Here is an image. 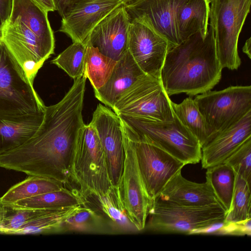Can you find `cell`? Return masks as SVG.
<instances>
[{
  "label": "cell",
  "mask_w": 251,
  "mask_h": 251,
  "mask_svg": "<svg viewBox=\"0 0 251 251\" xmlns=\"http://www.w3.org/2000/svg\"><path fill=\"white\" fill-rule=\"evenodd\" d=\"M205 38L196 33L170 48L160 81L166 93L194 96L211 90L221 80L222 67L217 57L214 33L209 23Z\"/></svg>",
  "instance_id": "1"
},
{
  "label": "cell",
  "mask_w": 251,
  "mask_h": 251,
  "mask_svg": "<svg viewBox=\"0 0 251 251\" xmlns=\"http://www.w3.org/2000/svg\"><path fill=\"white\" fill-rule=\"evenodd\" d=\"M118 115L124 133L130 140L157 146L185 165L197 164L201 161V147L199 142L175 114L172 122L124 114Z\"/></svg>",
  "instance_id": "2"
},
{
  "label": "cell",
  "mask_w": 251,
  "mask_h": 251,
  "mask_svg": "<svg viewBox=\"0 0 251 251\" xmlns=\"http://www.w3.org/2000/svg\"><path fill=\"white\" fill-rule=\"evenodd\" d=\"M71 177L79 188L83 199L105 194L113 186L105 155L94 127L89 123L80 129L76 141Z\"/></svg>",
  "instance_id": "3"
},
{
  "label": "cell",
  "mask_w": 251,
  "mask_h": 251,
  "mask_svg": "<svg viewBox=\"0 0 251 251\" xmlns=\"http://www.w3.org/2000/svg\"><path fill=\"white\" fill-rule=\"evenodd\" d=\"M209 24L215 36L216 52L222 68L237 70L240 34L250 11L251 0H209Z\"/></svg>",
  "instance_id": "4"
},
{
  "label": "cell",
  "mask_w": 251,
  "mask_h": 251,
  "mask_svg": "<svg viewBox=\"0 0 251 251\" xmlns=\"http://www.w3.org/2000/svg\"><path fill=\"white\" fill-rule=\"evenodd\" d=\"M45 110L25 72L0 41V117L41 114Z\"/></svg>",
  "instance_id": "5"
},
{
  "label": "cell",
  "mask_w": 251,
  "mask_h": 251,
  "mask_svg": "<svg viewBox=\"0 0 251 251\" xmlns=\"http://www.w3.org/2000/svg\"><path fill=\"white\" fill-rule=\"evenodd\" d=\"M227 211L222 205L190 207L153 201L145 228L161 233L192 234L211 225L224 222Z\"/></svg>",
  "instance_id": "6"
},
{
  "label": "cell",
  "mask_w": 251,
  "mask_h": 251,
  "mask_svg": "<svg viewBox=\"0 0 251 251\" xmlns=\"http://www.w3.org/2000/svg\"><path fill=\"white\" fill-rule=\"evenodd\" d=\"M194 100L213 138L251 111V86H231L220 91L209 90L197 95Z\"/></svg>",
  "instance_id": "7"
},
{
  "label": "cell",
  "mask_w": 251,
  "mask_h": 251,
  "mask_svg": "<svg viewBox=\"0 0 251 251\" xmlns=\"http://www.w3.org/2000/svg\"><path fill=\"white\" fill-rule=\"evenodd\" d=\"M117 115L172 122L175 114L171 100L161 81L148 75L138 80L117 100L112 109Z\"/></svg>",
  "instance_id": "8"
},
{
  "label": "cell",
  "mask_w": 251,
  "mask_h": 251,
  "mask_svg": "<svg viewBox=\"0 0 251 251\" xmlns=\"http://www.w3.org/2000/svg\"><path fill=\"white\" fill-rule=\"evenodd\" d=\"M0 41L16 60L33 85L39 69L51 54L19 18L9 17L2 24Z\"/></svg>",
  "instance_id": "9"
},
{
  "label": "cell",
  "mask_w": 251,
  "mask_h": 251,
  "mask_svg": "<svg viewBox=\"0 0 251 251\" xmlns=\"http://www.w3.org/2000/svg\"><path fill=\"white\" fill-rule=\"evenodd\" d=\"M124 143V167L118 186L128 217L138 231H141L145 229L153 201L141 176L132 142L125 134Z\"/></svg>",
  "instance_id": "10"
},
{
  "label": "cell",
  "mask_w": 251,
  "mask_h": 251,
  "mask_svg": "<svg viewBox=\"0 0 251 251\" xmlns=\"http://www.w3.org/2000/svg\"><path fill=\"white\" fill-rule=\"evenodd\" d=\"M132 142L141 176L148 194L153 201L169 180L181 171L186 165L153 145L144 142Z\"/></svg>",
  "instance_id": "11"
},
{
  "label": "cell",
  "mask_w": 251,
  "mask_h": 251,
  "mask_svg": "<svg viewBox=\"0 0 251 251\" xmlns=\"http://www.w3.org/2000/svg\"><path fill=\"white\" fill-rule=\"evenodd\" d=\"M90 123L95 129L103 150L111 184L118 186L125 160L124 134L120 119L109 108L99 104Z\"/></svg>",
  "instance_id": "12"
},
{
  "label": "cell",
  "mask_w": 251,
  "mask_h": 251,
  "mask_svg": "<svg viewBox=\"0 0 251 251\" xmlns=\"http://www.w3.org/2000/svg\"><path fill=\"white\" fill-rule=\"evenodd\" d=\"M168 41L146 24L131 21L128 50L146 75L160 80L161 72L169 49Z\"/></svg>",
  "instance_id": "13"
},
{
  "label": "cell",
  "mask_w": 251,
  "mask_h": 251,
  "mask_svg": "<svg viewBox=\"0 0 251 251\" xmlns=\"http://www.w3.org/2000/svg\"><path fill=\"white\" fill-rule=\"evenodd\" d=\"M187 0H135L124 4L131 21L146 24L165 38L170 48L181 43L176 16Z\"/></svg>",
  "instance_id": "14"
},
{
  "label": "cell",
  "mask_w": 251,
  "mask_h": 251,
  "mask_svg": "<svg viewBox=\"0 0 251 251\" xmlns=\"http://www.w3.org/2000/svg\"><path fill=\"white\" fill-rule=\"evenodd\" d=\"M130 23V19L123 4L100 21L84 42L117 61L128 51Z\"/></svg>",
  "instance_id": "15"
},
{
  "label": "cell",
  "mask_w": 251,
  "mask_h": 251,
  "mask_svg": "<svg viewBox=\"0 0 251 251\" xmlns=\"http://www.w3.org/2000/svg\"><path fill=\"white\" fill-rule=\"evenodd\" d=\"M119 0H78L62 17L59 31L84 42L95 27L123 4Z\"/></svg>",
  "instance_id": "16"
},
{
  "label": "cell",
  "mask_w": 251,
  "mask_h": 251,
  "mask_svg": "<svg viewBox=\"0 0 251 251\" xmlns=\"http://www.w3.org/2000/svg\"><path fill=\"white\" fill-rule=\"evenodd\" d=\"M155 200L190 207L223 206L209 182L206 180L200 183L191 181L182 176L181 171L169 180Z\"/></svg>",
  "instance_id": "17"
},
{
  "label": "cell",
  "mask_w": 251,
  "mask_h": 251,
  "mask_svg": "<svg viewBox=\"0 0 251 251\" xmlns=\"http://www.w3.org/2000/svg\"><path fill=\"white\" fill-rule=\"evenodd\" d=\"M251 137V111L239 121L217 134L201 147L203 169L223 163L244 142Z\"/></svg>",
  "instance_id": "18"
},
{
  "label": "cell",
  "mask_w": 251,
  "mask_h": 251,
  "mask_svg": "<svg viewBox=\"0 0 251 251\" xmlns=\"http://www.w3.org/2000/svg\"><path fill=\"white\" fill-rule=\"evenodd\" d=\"M146 75L128 50L116 62L105 84L94 90L95 97L106 106L113 109L122 95L138 80Z\"/></svg>",
  "instance_id": "19"
},
{
  "label": "cell",
  "mask_w": 251,
  "mask_h": 251,
  "mask_svg": "<svg viewBox=\"0 0 251 251\" xmlns=\"http://www.w3.org/2000/svg\"><path fill=\"white\" fill-rule=\"evenodd\" d=\"M48 13L33 0H13L9 17L19 18L51 55L54 53L55 40Z\"/></svg>",
  "instance_id": "20"
},
{
  "label": "cell",
  "mask_w": 251,
  "mask_h": 251,
  "mask_svg": "<svg viewBox=\"0 0 251 251\" xmlns=\"http://www.w3.org/2000/svg\"><path fill=\"white\" fill-rule=\"evenodd\" d=\"M44 115L0 117V155L18 147L32 137L42 125Z\"/></svg>",
  "instance_id": "21"
},
{
  "label": "cell",
  "mask_w": 251,
  "mask_h": 251,
  "mask_svg": "<svg viewBox=\"0 0 251 251\" xmlns=\"http://www.w3.org/2000/svg\"><path fill=\"white\" fill-rule=\"evenodd\" d=\"M209 0H187L179 8L176 25L181 43L196 33L205 38L208 33Z\"/></svg>",
  "instance_id": "22"
},
{
  "label": "cell",
  "mask_w": 251,
  "mask_h": 251,
  "mask_svg": "<svg viewBox=\"0 0 251 251\" xmlns=\"http://www.w3.org/2000/svg\"><path fill=\"white\" fill-rule=\"evenodd\" d=\"M83 204L52 208L47 213L4 234H46L61 230L69 217L75 214Z\"/></svg>",
  "instance_id": "23"
},
{
  "label": "cell",
  "mask_w": 251,
  "mask_h": 251,
  "mask_svg": "<svg viewBox=\"0 0 251 251\" xmlns=\"http://www.w3.org/2000/svg\"><path fill=\"white\" fill-rule=\"evenodd\" d=\"M64 188L62 183L53 179L41 176H28L24 180L12 186L0 198V202L5 204H13L23 199L59 190Z\"/></svg>",
  "instance_id": "24"
},
{
  "label": "cell",
  "mask_w": 251,
  "mask_h": 251,
  "mask_svg": "<svg viewBox=\"0 0 251 251\" xmlns=\"http://www.w3.org/2000/svg\"><path fill=\"white\" fill-rule=\"evenodd\" d=\"M171 105L174 114L201 147L212 139L207 124L191 96L178 104L171 100Z\"/></svg>",
  "instance_id": "25"
},
{
  "label": "cell",
  "mask_w": 251,
  "mask_h": 251,
  "mask_svg": "<svg viewBox=\"0 0 251 251\" xmlns=\"http://www.w3.org/2000/svg\"><path fill=\"white\" fill-rule=\"evenodd\" d=\"M83 76L88 78L94 90L103 86L109 78L116 61L101 53L86 42Z\"/></svg>",
  "instance_id": "26"
},
{
  "label": "cell",
  "mask_w": 251,
  "mask_h": 251,
  "mask_svg": "<svg viewBox=\"0 0 251 251\" xmlns=\"http://www.w3.org/2000/svg\"><path fill=\"white\" fill-rule=\"evenodd\" d=\"M83 200L80 194L64 188L23 199L10 204L30 209L55 208L84 204Z\"/></svg>",
  "instance_id": "27"
},
{
  "label": "cell",
  "mask_w": 251,
  "mask_h": 251,
  "mask_svg": "<svg viewBox=\"0 0 251 251\" xmlns=\"http://www.w3.org/2000/svg\"><path fill=\"white\" fill-rule=\"evenodd\" d=\"M206 180L226 210H229L235 186L236 174L232 168L222 163L206 169Z\"/></svg>",
  "instance_id": "28"
},
{
  "label": "cell",
  "mask_w": 251,
  "mask_h": 251,
  "mask_svg": "<svg viewBox=\"0 0 251 251\" xmlns=\"http://www.w3.org/2000/svg\"><path fill=\"white\" fill-rule=\"evenodd\" d=\"M95 197L102 211L120 230L138 231L127 215L118 186H112L105 194Z\"/></svg>",
  "instance_id": "29"
},
{
  "label": "cell",
  "mask_w": 251,
  "mask_h": 251,
  "mask_svg": "<svg viewBox=\"0 0 251 251\" xmlns=\"http://www.w3.org/2000/svg\"><path fill=\"white\" fill-rule=\"evenodd\" d=\"M52 209L21 208L0 202V234H4L6 231L17 229Z\"/></svg>",
  "instance_id": "30"
},
{
  "label": "cell",
  "mask_w": 251,
  "mask_h": 251,
  "mask_svg": "<svg viewBox=\"0 0 251 251\" xmlns=\"http://www.w3.org/2000/svg\"><path fill=\"white\" fill-rule=\"evenodd\" d=\"M251 184L236 174L233 194L225 221L238 222L251 218Z\"/></svg>",
  "instance_id": "31"
},
{
  "label": "cell",
  "mask_w": 251,
  "mask_h": 251,
  "mask_svg": "<svg viewBox=\"0 0 251 251\" xmlns=\"http://www.w3.org/2000/svg\"><path fill=\"white\" fill-rule=\"evenodd\" d=\"M85 50L84 42H74L51 62L75 79L83 75Z\"/></svg>",
  "instance_id": "32"
},
{
  "label": "cell",
  "mask_w": 251,
  "mask_h": 251,
  "mask_svg": "<svg viewBox=\"0 0 251 251\" xmlns=\"http://www.w3.org/2000/svg\"><path fill=\"white\" fill-rule=\"evenodd\" d=\"M251 184V137L244 142L224 161Z\"/></svg>",
  "instance_id": "33"
},
{
  "label": "cell",
  "mask_w": 251,
  "mask_h": 251,
  "mask_svg": "<svg viewBox=\"0 0 251 251\" xmlns=\"http://www.w3.org/2000/svg\"><path fill=\"white\" fill-rule=\"evenodd\" d=\"M96 220V215L92 210L82 206L75 214L66 220L63 227H66L73 230L85 231L89 229L92 223Z\"/></svg>",
  "instance_id": "34"
},
{
  "label": "cell",
  "mask_w": 251,
  "mask_h": 251,
  "mask_svg": "<svg viewBox=\"0 0 251 251\" xmlns=\"http://www.w3.org/2000/svg\"><path fill=\"white\" fill-rule=\"evenodd\" d=\"M251 218L238 222H223L216 235L251 236Z\"/></svg>",
  "instance_id": "35"
},
{
  "label": "cell",
  "mask_w": 251,
  "mask_h": 251,
  "mask_svg": "<svg viewBox=\"0 0 251 251\" xmlns=\"http://www.w3.org/2000/svg\"><path fill=\"white\" fill-rule=\"evenodd\" d=\"M78 0H52L55 10L62 17Z\"/></svg>",
  "instance_id": "36"
},
{
  "label": "cell",
  "mask_w": 251,
  "mask_h": 251,
  "mask_svg": "<svg viewBox=\"0 0 251 251\" xmlns=\"http://www.w3.org/2000/svg\"><path fill=\"white\" fill-rule=\"evenodd\" d=\"M13 0H0V21L1 24L9 18L12 6Z\"/></svg>",
  "instance_id": "37"
},
{
  "label": "cell",
  "mask_w": 251,
  "mask_h": 251,
  "mask_svg": "<svg viewBox=\"0 0 251 251\" xmlns=\"http://www.w3.org/2000/svg\"><path fill=\"white\" fill-rule=\"evenodd\" d=\"M48 12L55 11L52 0H33Z\"/></svg>",
  "instance_id": "38"
},
{
  "label": "cell",
  "mask_w": 251,
  "mask_h": 251,
  "mask_svg": "<svg viewBox=\"0 0 251 251\" xmlns=\"http://www.w3.org/2000/svg\"><path fill=\"white\" fill-rule=\"evenodd\" d=\"M243 51L251 58V38L246 41L243 48Z\"/></svg>",
  "instance_id": "39"
},
{
  "label": "cell",
  "mask_w": 251,
  "mask_h": 251,
  "mask_svg": "<svg viewBox=\"0 0 251 251\" xmlns=\"http://www.w3.org/2000/svg\"><path fill=\"white\" fill-rule=\"evenodd\" d=\"M121 2H122L124 4H126L128 3H130L135 0H119Z\"/></svg>",
  "instance_id": "40"
},
{
  "label": "cell",
  "mask_w": 251,
  "mask_h": 251,
  "mask_svg": "<svg viewBox=\"0 0 251 251\" xmlns=\"http://www.w3.org/2000/svg\"><path fill=\"white\" fill-rule=\"evenodd\" d=\"M1 26H2V24L0 21V30H1Z\"/></svg>",
  "instance_id": "41"
}]
</instances>
